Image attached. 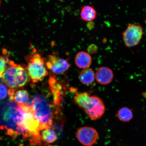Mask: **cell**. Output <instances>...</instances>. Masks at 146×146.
Here are the masks:
<instances>
[{"mask_svg":"<svg viewBox=\"0 0 146 146\" xmlns=\"http://www.w3.org/2000/svg\"><path fill=\"white\" fill-rule=\"evenodd\" d=\"M1 78L7 86L13 89L23 88L28 83L29 80L27 66L17 64L12 61H9Z\"/></svg>","mask_w":146,"mask_h":146,"instance_id":"7a4b0ae2","label":"cell"},{"mask_svg":"<svg viewBox=\"0 0 146 146\" xmlns=\"http://www.w3.org/2000/svg\"><path fill=\"white\" fill-rule=\"evenodd\" d=\"M80 82L84 85H90L94 82L95 79V74L92 69L90 68L84 69L79 75Z\"/></svg>","mask_w":146,"mask_h":146,"instance_id":"7c38bea8","label":"cell"},{"mask_svg":"<svg viewBox=\"0 0 146 146\" xmlns=\"http://www.w3.org/2000/svg\"><path fill=\"white\" fill-rule=\"evenodd\" d=\"M17 105L19 107L16 129L17 134L22 135L25 137L32 136V143H40L42 141L40 134L41 126L31 106L27 104Z\"/></svg>","mask_w":146,"mask_h":146,"instance_id":"6da1fadb","label":"cell"},{"mask_svg":"<svg viewBox=\"0 0 146 146\" xmlns=\"http://www.w3.org/2000/svg\"><path fill=\"white\" fill-rule=\"evenodd\" d=\"M90 96L89 93L84 92L76 94L74 98V101L76 104L82 108L84 104Z\"/></svg>","mask_w":146,"mask_h":146,"instance_id":"2e32d148","label":"cell"},{"mask_svg":"<svg viewBox=\"0 0 146 146\" xmlns=\"http://www.w3.org/2000/svg\"><path fill=\"white\" fill-rule=\"evenodd\" d=\"M144 34L143 27L141 25L138 24H130L123 33L124 43L127 47L136 46L141 41Z\"/></svg>","mask_w":146,"mask_h":146,"instance_id":"8992f818","label":"cell"},{"mask_svg":"<svg viewBox=\"0 0 146 146\" xmlns=\"http://www.w3.org/2000/svg\"><path fill=\"white\" fill-rule=\"evenodd\" d=\"M113 77V73L112 70L106 67H100L95 74L96 81L103 85H106L110 83Z\"/></svg>","mask_w":146,"mask_h":146,"instance_id":"30bf717a","label":"cell"},{"mask_svg":"<svg viewBox=\"0 0 146 146\" xmlns=\"http://www.w3.org/2000/svg\"><path fill=\"white\" fill-rule=\"evenodd\" d=\"M29 104L31 106L36 118L40 123L41 130L50 128L52 123V114L44 100L41 97L36 96Z\"/></svg>","mask_w":146,"mask_h":146,"instance_id":"277c9868","label":"cell"},{"mask_svg":"<svg viewBox=\"0 0 146 146\" xmlns=\"http://www.w3.org/2000/svg\"><path fill=\"white\" fill-rule=\"evenodd\" d=\"M76 135L78 141L85 146H92L97 141L98 137L96 129L89 127L79 128Z\"/></svg>","mask_w":146,"mask_h":146,"instance_id":"52a82bcc","label":"cell"},{"mask_svg":"<svg viewBox=\"0 0 146 146\" xmlns=\"http://www.w3.org/2000/svg\"><path fill=\"white\" fill-rule=\"evenodd\" d=\"M80 16L83 21L90 22L95 19L97 13L95 9L92 7L87 5L82 7Z\"/></svg>","mask_w":146,"mask_h":146,"instance_id":"4fadbf2b","label":"cell"},{"mask_svg":"<svg viewBox=\"0 0 146 146\" xmlns=\"http://www.w3.org/2000/svg\"><path fill=\"white\" fill-rule=\"evenodd\" d=\"M8 89L5 85L0 84V100L6 98L8 95Z\"/></svg>","mask_w":146,"mask_h":146,"instance_id":"ac0fdd59","label":"cell"},{"mask_svg":"<svg viewBox=\"0 0 146 146\" xmlns=\"http://www.w3.org/2000/svg\"><path fill=\"white\" fill-rule=\"evenodd\" d=\"M10 60L8 58L0 56V78L2 77L3 73L8 66Z\"/></svg>","mask_w":146,"mask_h":146,"instance_id":"e0dca14e","label":"cell"},{"mask_svg":"<svg viewBox=\"0 0 146 146\" xmlns=\"http://www.w3.org/2000/svg\"><path fill=\"white\" fill-rule=\"evenodd\" d=\"M27 69L29 78L33 83L41 81L48 75L46 64L40 54L37 53L28 55L25 57Z\"/></svg>","mask_w":146,"mask_h":146,"instance_id":"3957f363","label":"cell"},{"mask_svg":"<svg viewBox=\"0 0 146 146\" xmlns=\"http://www.w3.org/2000/svg\"><path fill=\"white\" fill-rule=\"evenodd\" d=\"M1 0H0V6H1Z\"/></svg>","mask_w":146,"mask_h":146,"instance_id":"d6986e66","label":"cell"},{"mask_svg":"<svg viewBox=\"0 0 146 146\" xmlns=\"http://www.w3.org/2000/svg\"><path fill=\"white\" fill-rule=\"evenodd\" d=\"M92 58L90 55L85 52H80L76 54L75 58V63L80 68H88L92 63Z\"/></svg>","mask_w":146,"mask_h":146,"instance_id":"8fae6325","label":"cell"},{"mask_svg":"<svg viewBox=\"0 0 146 146\" xmlns=\"http://www.w3.org/2000/svg\"><path fill=\"white\" fill-rule=\"evenodd\" d=\"M47 68L53 72L58 74H63L68 70L70 65L66 60L58 56L50 55L49 56V61L46 63Z\"/></svg>","mask_w":146,"mask_h":146,"instance_id":"ba28073f","label":"cell"},{"mask_svg":"<svg viewBox=\"0 0 146 146\" xmlns=\"http://www.w3.org/2000/svg\"><path fill=\"white\" fill-rule=\"evenodd\" d=\"M40 134L42 141L46 143H52L57 139V136L56 132L50 127L42 130Z\"/></svg>","mask_w":146,"mask_h":146,"instance_id":"5bb4252c","label":"cell"},{"mask_svg":"<svg viewBox=\"0 0 146 146\" xmlns=\"http://www.w3.org/2000/svg\"><path fill=\"white\" fill-rule=\"evenodd\" d=\"M82 109L91 119L96 120L102 117L105 112L103 100L96 96H90L84 104Z\"/></svg>","mask_w":146,"mask_h":146,"instance_id":"5b68a950","label":"cell"},{"mask_svg":"<svg viewBox=\"0 0 146 146\" xmlns=\"http://www.w3.org/2000/svg\"><path fill=\"white\" fill-rule=\"evenodd\" d=\"M117 116L118 119L123 122H129L133 118L132 111L127 107H123L118 111Z\"/></svg>","mask_w":146,"mask_h":146,"instance_id":"9a60e30c","label":"cell"},{"mask_svg":"<svg viewBox=\"0 0 146 146\" xmlns=\"http://www.w3.org/2000/svg\"><path fill=\"white\" fill-rule=\"evenodd\" d=\"M8 95L11 102L20 104H27L30 98L29 93L24 89H8Z\"/></svg>","mask_w":146,"mask_h":146,"instance_id":"9c48e42d","label":"cell"}]
</instances>
